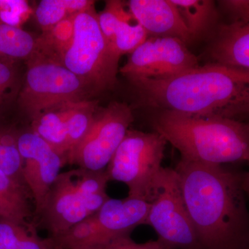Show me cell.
<instances>
[{"mask_svg":"<svg viewBox=\"0 0 249 249\" xmlns=\"http://www.w3.org/2000/svg\"><path fill=\"white\" fill-rule=\"evenodd\" d=\"M167 142L156 132L129 129L106 168L109 181L124 183L128 196L149 201L163 168Z\"/></svg>","mask_w":249,"mask_h":249,"instance_id":"8992f818","label":"cell"},{"mask_svg":"<svg viewBox=\"0 0 249 249\" xmlns=\"http://www.w3.org/2000/svg\"><path fill=\"white\" fill-rule=\"evenodd\" d=\"M27 187L0 170V219L26 227L35 224V204Z\"/></svg>","mask_w":249,"mask_h":249,"instance_id":"9a60e30c","label":"cell"},{"mask_svg":"<svg viewBox=\"0 0 249 249\" xmlns=\"http://www.w3.org/2000/svg\"><path fill=\"white\" fill-rule=\"evenodd\" d=\"M11 72L9 67L0 62V89H2L9 83Z\"/></svg>","mask_w":249,"mask_h":249,"instance_id":"4316f807","label":"cell"},{"mask_svg":"<svg viewBox=\"0 0 249 249\" xmlns=\"http://www.w3.org/2000/svg\"><path fill=\"white\" fill-rule=\"evenodd\" d=\"M36 38L19 28L0 24V54L13 58H30L35 51Z\"/></svg>","mask_w":249,"mask_h":249,"instance_id":"44dd1931","label":"cell"},{"mask_svg":"<svg viewBox=\"0 0 249 249\" xmlns=\"http://www.w3.org/2000/svg\"><path fill=\"white\" fill-rule=\"evenodd\" d=\"M96 101L78 102L73 108L67 124V163L69 158L88 133L98 109Z\"/></svg>","mask_w":249,"mask_h":249,"instance_id":"ffe728a7","label":"cell"},{"mask_svg":"<svg viewBox=\"0 0 249 249\" xmlns=\"http://www.w3.org/2000/svg\"><path fill=\"white\" fill-rule=\"evenodd\" d=\"M129 12L147 34L176 37L187 44L193 40L179 11L172 0H131Z\"/></svg>","mask_w":249,"mask_h":249,"instance_id":"4fadbf2b","label":"cell"},{"mask_svg":"<svg viewBox=\"0 0 249 249\" xmlns=\"http://www.w3.org/2000/svg\"><path fill=\"white\" fill-rule=\"evenodd\" d=\"M93 249H163L157 240L137 243L130 235L123 236Z\"/></svg>","mask_w":249,"mask_h":249,"instance_id":"484cf974","label":"cell"},{"mask_svg":"<svg viewBox=\"0 0 249 249\" xmlns=\"http://www.w3.org/2000/svg\"><path fill=\"white\" fill-rule=\"evenodd\" d=\"M94 1L90 0H42L36 11L37 22L46 31L55 24L93 7Z\"/></svg>","mask_w":249,"mask_h":249,"instance_id":"ac0fdd59","label":"cell"},{"mask_svg":"<svg viewBox=\"0 0 249 249\" xmlns=\"http://www.w3.org/2000/svg\"><path fill=\"white\" fill-rule=\"evenodd\" d=\"M91 94L85 82L63 65L31 61L22 103L33 121L44 111L60 105L89 100Z\"/></svg>","mask_w":249,"mask_h":249,"instance_id":"ba28073f","label":"cell"},{"mask_svg":"<svg viewBox=\"0 0 249 249\" xmlns=\"http://www.w3.org/2000/svg\"><path fill=\"white\" fill-rule=\"evenodd\" d=\"M18 146L22 160L23 178L34 199L36 217L51 186L66 163L31 128L19 134Z\"/></svg>","mask_w":249,"mask_h":249,"instance_id":"8fae6325","label":"cell"},{"mask_svg":"<svg viewBox=\"0 0 249 249\" xmlns=\"http://www.w3.org/2000/svg\"><path fill=\"white\" fill-rule=\"evenodd\" d=\"M142 102L185 115L234 119L249 113V70L209 64L164 80H131Z\"/></svg>","mask_w":249,"mask_h":249,"instance_id":"7a4b0ae2","label":"cell"},{"mask_svg":"<svg viewBox=\"0 0 249 249\" xmlns=\"http://www.w3.org/2000/svg\"><path fill=\"white\" fill-rule=\"evenodd\" d=\"M106 170L78 168L60 173L46 196L35 224L55 237L96 213L109 196Z\"/></svg>","mask_w":249,"mask_h":249,"instance_id":"277c9868","label":"cell"},{"mask_svg":"<svg viewBox=\"0 0 249 249\" xmlns=\"http://www.w3.org/2000/svg\"><path fill=\"white\" fill-rule=\"evenodd\" d=\"M18 136L0 134V170L27 187L23 178L22 160L18 146Z\"/></svg>","mask_w":249,"mask_h":249,"instance_id":"603a6c76","label":"cell"},{"mask_svg":"<svg viewBox=\"0 0 249 249\" xmlns=\"http://www.w3.org/2000/svg\"><path fill=\"white\" fill-rule=\"evenodd\" d=\"M242 186L246 195L249 197V171L242 174Z\"/></svg>","mask_w":249,"mask_h":249,"instance_id":"83f0119b","label":"cell"},{"mask_svg":"<svg viewBox=\"0 0 249 249\" xmlns=\"http://www.w3.org/2000/svg\"><path fill=\"white\" fill-rule=\"evenodd\" d=\"M152 126L178 150L181 160L220 165L249 163V124L219 116L160 110Z\"/></svg>","mask_w":249,"mask_h":249,"instance_id":"3957f363","label":"cell"},{"mask_svg":"<svg viewBox=\"0 0 249 249\" xmlns=\"http://www.w3.org/2000/svg\"><path fill=\"white\" fill-rule=\"evenodd\" d=\"M119 62L101 30L94 7L77 15L73 42L64 56V66L93 93L115 85Z\"/></svg>","mask_w":249,"mask_h":249,"instance_id":"5b68a950","label":"cell"},{"mask_svg":"<svg viewBox=\"0 0 249 249\" xmlns=\"http://www.w3.org/2000/svg\"><path fill=\"white\" fill-rule=\"evenodd\" d=\"M149 201L127 196L123 199L109 198L94 214L106 242L130 235L140 225H146Z\"/></svg>","mask_w":249,"mask_h":249,"instance_id":"5bb4252c","label":"cell"},{"mask_svg":"<svg viewBox=\"0 0 249 249\" xmlns=\"http://www.w3.org/2000/svg\"><path fill=\"white\" fill-rule=\"evenodd\" d=\"M177 6L192 38L204 34L213 24L216 16L213 1L210 0H172Z\"/></svg>","mask_w":249,"mask_h":249,"instance_id":"d6986e66","label":"cell"},{"mask_svg":"<svg viewBox=\"0 0 249 249\" xmlns=\"http://www.w3.org/2000/svg\"><path fill=\"white\" fill-rule=\"evenodd\" d=\"M199 66L186 43L176 37H147L119 71L129 80H164Z\"/></svg>","mask_w":249,"mask_h":249,"instance_id":"30bf717a","label":"cell"},{"mask_svg":"<svg viewBox=\"0 0 249 249\" xmlns=\"http://www.w3.org/2000/svg\"><path fill=\"white\" fill-rule=\"evenodd\" d=\"M133 121L132 109L125 103L111 102L98 108L88 133L69 158V164L93 171L106 170Z\"/></svg>","mask_w":249,"mask_h":249,"instance_id":"9c48e42d","label":"cell"},{"mask_svg":"<svg viewBox=\"0 0 249 249\" xmlns=\"http://www.w3.org/2000/svg\"><path fill=\"white\" fill-rule=\"evenodd\" d=\"M148 37V34L139 23L132 24L131 20H124L118 26L111 42L110 49L116 58L124 54H131Z\"/></svg>","mask_w":249,"mask_h":249,"instance_id":"7402d4cb","label":"cell"},{"mask_svg":"<svg viewBox=\"0 0 249 249\" xmlns=\"http://www.w3.org/2000/svg\"><path fill=\"white\" fill-rule=\"evenodd\" d=\"M149 203L146 225L155 230L162 249H200L174 168L163 167Z\"/></svg>","mask_w":249,"mask_h":249,"instance_id":"52a82bcc","label":"cell"},{"mask_svg":"<svg viewBox=\"0 0 249 249\" xmlns=\"http://www.w3.org/2000/svg\"><path fill=\"white\" fill-rule=\"evenodd\" d=\"M230 22L218 29L211 47L216 63L249 70V0L219 1Z\"/></svg>","mask_w":249,"mask_h":249,"instance_id":"7c38bea8","label":"cell"},{"mask_svg":"<svg viewBox=\"0 0 249 249\" xmlns=\"http://www.w3.org/2000/svg\"><path fill=\"white\" fill-rule=\"evenodd\" d=\"M77 15L64 19L49 30L42 31L36 38L31 61H49L63 65L64 56L73 42Z\"/></svg>","mask_w":249,"mask_h":249,"instance_id":"e0dca14e","label":"cell"},{"mask_svg":"<svg viewBox=\"0 0 249 249\" xmlns=\"http://www.w3.org/2000/svg\"><path fill=\"white\" fill-rule=\"evenodd\" d=\"M174 169L200 249H249L242 174L181 159Z\"/></svg>","mask_w":249,"mask_h":249,"instance_id":"6da1fadb","label":"cell"},{"mask_svg":"<svg viewBox=\"0 0 249 249\" xmlns=\"http://www.w3.org/2000/svg\"><path fill=\"white\" fill-rule=\"evenodd\" d=\"M98 19L103 36L110 47L119 24L122 21L132 20L134 18L129 11L124 9L122 1L111 0L106 1L104 10L98 14Z\"/></svg>","mask_w":249,"mask_h":249,"instance_id":"cb8c5ba5","label":"cell"},{"mask_svg":"<svg viewBox=\"0 0 249 249\" xmlns=\"http://www.w3.org/2000/svg\"><path fill=\"white\" fill-rule=\"evenodd\" d=\"M78 103H65L44 111L31 124V129L61 156L66 164L67 121Z\"/></svg>","mask_w":249,"mask_h":249,"instance_id":"2e32d148","label":"cell"},{"mask_svg":"<svg viewBox=\"0 0 249 249\" xmlns=\"http://www.w3.org/2000/svg\"><path fill=\"white\" fill-rule=\"evenodd\" d=\"M29 10L25 1L0 0V19L7 25L17 27L22 16L27 14Z\"/></svg>","mask_w":249,"mask_h":249,"instance_id":"d4e9b609","label":"cell"}]
</instances>
